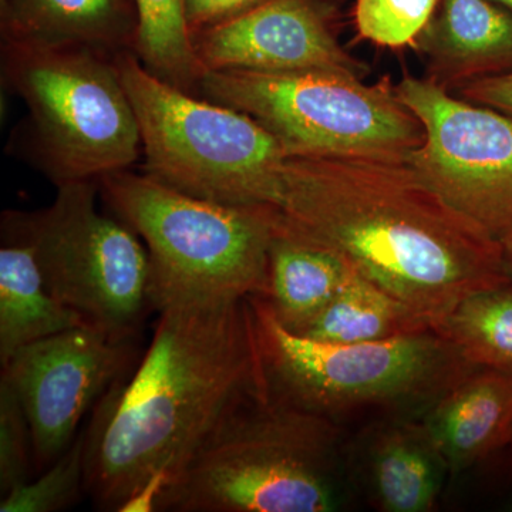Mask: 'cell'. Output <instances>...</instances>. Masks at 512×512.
<instances>
[{
    "label": "cell",
    "instance_id": "cell-1",
    "mask_svg": "<svg viewBox=\"0 0 512 512\" xmlns=\"http://www.w3.org/2000/svg\"><path fill=\"white\" fill-rule=\"evenodd\" d=\"M274 234L326 249L433 328L467 299L511 284L501 242L410 160L286 156Z\"/></svg>",
    "mask_w": 512,
    "mask_h": 512
},
{
    "label": "cell",
    "instance_id": "cell-2",
    "mask_svg": "<svg viewBox=\"0 0 512 512\" xmlns=\"http://www.w3.org/2000/svg\"><path fill=\"white\" fill-rule=\"evenodd\" d=\"M262 394L249 299L161 309L140 362L101 397L84 430V494L101 511L171 478L218 421Z\"/></svg>",
    "mask_w": 512,
    "mask_h": 512
},
{
    "label": "cell",
    "instance_id": "cell-3",
    "mask_svg": "<svg viewBox=\"0 0 512 512\" xmlns=\"http://www.w3.org/2000/svg\"><path fill=\"white\" fill-rule=\"evenodd\" d=\"M340 461L338 424L251 394L171 478L156 511H336L345 497Z\"/></svg>",
    "mask_w": 512,
    "mask_h": 512
},
{
    "label": "cell",
    "instance_id": "cell-4",
    "mask_svg": "<svg viewBox=\"0 0 512 512\" xmlns=\"http://www.w3.org/2000/svg\"><path fill=\"white\" fill-rule=\"evenodd\" d=\"M248 299L264 399L336 424L366 413L420 419L480 367L433 329L332 345L289 332L265 298Z\"/></svg>",
    "mask_w": 512,
    "mask_h": 512
},
{
    "label": "cell",
    "instance_id": "cell-5",
    "mask_svg": "<svg viewBox=\"0 0 512 512\" xmlns=\"http://www.w3.org/2000/svg\"><path fill=\"white\" fill-rule=\"evenodd\" d=\"M97 185L146 245L156 311L268 295L275 237L268 210L201 200L128 170L103 175Z\"/></svg>",
    "mask_w": 512,
    "mask_h": 512
},
{
    "label": "cell",
    "instance_id": "cell-6",
    "mask_svg": "<svg viewBox=\"0 0 512 512\" xmlns=\"http://www.w3.org/2000/svg\"><path fill=\"white\" fill-rule=\"evenodd\" d=\"M114 60L136 111L146 174L215 204L275 210L288 154L268 128L163 82L133 50Z\"/></svg>",
    "mask_w": 512,
    "mask_h": 512
},
{
    "label": "cell",
    "instance_id": "cell-7",
    "mask_svg": "<svg viewBox=\"0 0 512 512\" xmlns=\"http://www.w3.org/2000/svg\"><path fill=\"white\" fill-rule=\"evenodd\" d=\"M80 46L2 43V82L29 110V153L57 185L128 170L140 127L116 60Z\"/></svg>",
    "mask_w": 512,
    "mask_h": 512
},
{
    "label": "cell",
    "instance_id": "cell-8",
    "mask_svg": "<svg viewBox=\"0 0 512 512\" xmlns=\"http://www.w3.org/2000/svg\"><path fill=\"white\" fill-rule=\"evenodd\" d=\"M198 96L251 116L288 156L410 160L424 141L419 117L389 84L335 70L207 72Z\"/></svg>",
    "mask_w": 512,
    "mask_h": 512
},
{
    "label": "cell",
    "instance_id": "cell-9",
    "mask_svg": "<svg viewBox=\"0 0 512 512\" xmlns=\"http://www.w3.org/2000/svg\"><path fill=\"white\" fill-rule=\"evenodd\" d=\"M99 191L94 180L57 185L49 207L3 212L2 238L35 249L46 288L89 325L137 336L154 309L150 255L127 224L97 211Z\"/></svg>",
    "mask_w": 512,
    "mask_h": 512
},
{
    "label": "cell",
    "instance_id": "cell-10",
    "mask_svg": "<svg viewBox=\"0 0 512 512\" xmlns=\"http://www.w3.org/2000/svg\"><path fill=\"white\" fill-rule=\"evenodd\" d=\"M419 117L417 174L497 241L512 232V117L460 100L434 80L404 77L394 87Z\"/></svg>",
    "mask_w": 512,
    "mask_h": 512
},
{
    "label": "cell",
    "instance_id": "cell-11",
    "mask_svg": "<svg viewBox=\"0 0 512 512\" xmlns=\"http://www.w3.org/2000/svg\"><path fill=\"white\" fill-rule=\"evenodd\" d=\"M136 348V336L83 325L23 346L2 365L28 417L37 470L72 446L86 413L137 362Z\"/></svg>",
    "mask_w": 512,
    "mask_h": 512
},
{
    "label": "cell",
    "instance_id": "cell-12",
    "mask_svg": "<svg viewBox=\"0 0 512 512\" xmlns=\"http://www.w3.org/2000/svg\"><path fill=\"white\" fill-rule=\"evenodd\" d=\"M204 72L335 70L359 76L309 0H265L192 36ZM204 73V74H205Z\"/></svg>",
    "mask_w": 512,
    "mask_h": 512
},
{
    "label": "cell",
    "instance_id": "cell-13",
    "mask_svg": "<svg viewBox=\"0 0 512 512\" xmlns=\"http://www.w3.org/2000/svg\"><path fill=\"white\" fill-rule=\"evenodd\" d=\"M419 420L448 471L473 467L512 443V369L477 367Z\"/></svg>",
    "mask_w": 512,
    "mask_h": 512
},
{
    "label": "cell",
    "instance_id": "cell-14",
    "mask_svg": "<svg viewBox=\"0 0 512 512\" xmlns=\"http://www.w3.org/2000/svg\"><path fill=\"white\" fill-rule=\"evenodd\" d=\"M137 12L127 0H0L2 43L133 50Z\"/></svg>",
    "mask_w": 512,
    "mask_h": 512
},
{
    "label": "cell",
    "instance_id": "cell-15",
    "mask_svg": "<svg viewBox=\"0 0 512 512\" xmlns=\"http://www.w3.org/2000/svg\"><path fill=\"white\" fill-rule=\"evenodd\" d=\"M446 461L419 419L384 421L363 457L370 503L384 512H429L439 501Z\"/></svg>",
    "mask_w": 512,
    "mask_h": 512
},
{
    "label": "cell",
    "instance_id": "cell-16",
    "mask_svg": "<svg viewBox=\"0 0 512 512\" xmlns=\"http://www.w3.org/2000/svg\"><path fill=\"white\" fill-rule=\"evenodd\" d=\"M89 325L80 313L57 301L46 288L35 249L3 241L0 249V362L37 340Z\"/></svg>",
    "mask_w": 512,
    "mask_h": 512
},
{
    "label": "cell",
    "instance_id": "cell-17",
    "mask_svg": "<svg viewBox=\"0 0 512 512\" xmlns=\"http://www.w3.org/2000/svg\"><path fill=\"white\" fill-rule=\"evenodd\" d=\"M355 272L326 249L275 235L265 299L281 325L299 335Z\"/></svg>",
    "mask_w": 512,
    "mask_h": 512
},
{
    "label": "cell",
    "instance_id": "cell-18",
    "mask_svg": "<svg viewBox=\"0 0 512 512\" xmlns=\"http://www.w3.org/2000/svg\"><path fill=\"white\" fill-rule=\"evenodd\" d=\"M441 73L463 83L512 70V15L488 0H443L436 43Z\"/></svg>",
    "mask_w": 512,
    "mask_h": 512
},
{
    "label": "cell",
    "instance_id": "cell-19",
    "mask_svg": "<svg viewBox=\"0 0 512 512\" xmlns=\"http://www.w3.org/2000/svg\"><path fill=\"white\" fill-rule=\"evenodd\" d=\"M431 329L406 306L355 272L299 336L332 343L376 342Z\"/></svg>",
    "mask_w": 512,
    "mask_h": 512
},
{
    "label": "cell",
    "instance_id": "cell-20",
    "mask_svg": "<svg viewBox=\"0 0 512 512\" xmlns=\"http://www.w3.org/2000/svg\"><path fill=\"white\" fill-rule=\"evenodd\" d=\"M137 36L133 52L158 79L198 96L204 69L195 55L184 0H133Z\"/></svg>",
    "mask_w": 512,
    "mask_h": 512
},
{
    "label": "cell",
    "instance_id": "cell-21",
    "mask_svg": "<svg viewBox=\"0 0 512 512\" xmlns=\"http://www.w3.org/2000/svg\"><path fill=\"white\" fill-rule=\"evenodd\" d=\"M431 329L474 365L512 369V282L468 296Z\"/></svg>",
    "mask_w": 512,
    "mask_h": 512
},
{
    "label": "cell",
    "instance_id": "cell-22",
    "mask_svg": "<svg viewBox=\"0 0 512 512\" xmlns=\"http://www.w3.org/2000/svg\"><path fill=\"white\" fill-rule=\"evenodd\" d=\"M84 441L82 431L45 474L3 495L0 512H56L76 504L84 494Z\"/></svg>",
    "mask_w": 512,
    "mask_h": 512
},
{
    "label": "cell",
    "instance_id": "cell-23",
    "mask_svg": "<svg viewBox=\"0 0 512 512\" xmlns=\"http://www.w3.org/2000/svg\"><path fill=\"white\" fill-rule=\"evenodd\" d=\"M439 0H357L360 35L379 46L402 47L426 28Z\"/></svg>",
    "mask_w": 512,
    "mask_h": 512
},
{
    "label": "cell",
    "instance_id": "cell-24",
    "mask_svg": "<svg viewBox=\"0 0 512 512\" xmlns=\"http://www.w3.org/2000/svg\"><path fill=\"white\" fill-rule=\"evenodd\" d=\"M35 464L32 430L15 390L0 377V493L32 480Z\"/></svg>",
    "mask_w": 512,
    "mask_h": 512
},
{
    "label": "cell",
    "instance_id": "cell-25",
    "mask_svg": "<svg viewBox=\"0 0 512 512\" xmlns=\"http://www.w3.org/2000/svg\"><path fill=\"white\" fill-rule=\"evenodd\" d=\"M265 0H184L185 19L191 36L235 18Z\"/></svg>",
    "mask_w": 512,
    "mask_h": 512
},
{
    "label": "cell",
    "instance_id": "cell-26",
    "mask_svg": "<svg viewBox=\"0 0 512 512\" xmlns=\"http://www.w3.org/2000/svg\"><path fill=\"white\" fill-rule=\"evenodd\" d=\"M460 93L464 100L512 117V70L463 83Z\"/></svg>",
    "mask_w": 512,
    "mask_h": 512
},
{
    "label": "cell",
    "instance_id": "cell-27",
    "mask_svg": "<svg viewBox=\"0 0 512 512\" xmlns=\"http://www.w3.org/2000/svg\"><path fill=\"white\" fill-rule=\"evenodd\" d=\"M501 247H503L505 271L512 281V232L501 241Z\"/></svg>",
    "mask_w": 512,
    "mask_h": 512
},
{
    "label": "cell",
    "instance_id": "cell-28",
    "mask_svg": "<svg viewBox=\"0 0 512 512\" xmlns=\"http://www.w3.org/2000/svg\"><path fill=\"white\" fill-rule=\"evenodd\" d=\"M495 2L501 3V5L512 12V0H495Z\"/></svg>",
    "mask_w": 512,
    "mask_h": 512
},
{
    "label": "cell",
    "instance_id": "cell-29",
    "mask_svg": "<svg viewBox=\"0 0 512 512\" xmlns=\"http://www.w3.org/2000/svg\"><path fill=\"white\" fill-rule=\"evenodd\" d=\"M512 444V443H511Z\"/></svg>",
    "mask_w": 512,
    "mask_h": 512
}]
</instances>
